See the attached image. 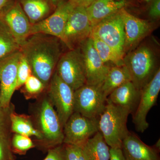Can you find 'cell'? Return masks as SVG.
I'll list each match as a JSON object with an SVG mask.
<instances>
[{"label":"cell","mask_w":160,"mask_h":160,"mask_svg":"<svg viewBox=\"0 0 160 160\" xmlns=\"http://www.w3.org/2000/svg\"><path fill=\"white\" fill-rule=\"evenodd\" d=\"M61 40L42 33L29 36L20 51L31 68L32 74L46 87L54 73L62 53Z\"/></svg>","instance_id":"cell-1"},{"label":"cell","mask_w":160,"mask_h":160,"mask_svg":"<svg viewBox=\"0 0 160 160\" xmlns=\"http://www.w3.org/2000/svg\"><path fill=\"white\" fill-rule=\"evenodd\" d=\"M155 49L149 43H143L123 58L124 66L129 71L131 82L139 90L151 81L160 68Z\"/></svg>","instance_id":"cell-2"},{"label":"cell","mask_w":160,"mask_h":160,"mask_svg":"<svg viewBox=\"0 0 160 160\" xmlns=\"http://www.w3.org/2000/svg\"><path fill=\"white\" fill-rule=\"evenodd\" d=\"M130 112L107 99L105 109L99 118V130L108 146L122 149L124 139L129 133L127 122Z\"/></svg>","instance_id":"cell-3"},{"label":"cell","mask_w":160,"mask_h":160,"mask_svg":"<svg viewBox=\"0 0 160 160\" xmlns=\"http://www.w3.org/2000/svg\"><path fill=\"white\" fill-rule=\"evenodd\" d=\"M39 131L43 136L42 142L49 149L63 143V128L57 112L49 100L42 101L38 113Z\"/></svg>","instance_id":"cell-4"},{"label":"cell","mask_w":160,"mask_h":160,"mask_svg":"<svg viewBox=\"0 0 160 160\" xmlns=\"http://www.w3.org/2000/svg\"><path fill=\"white\" fill-rule=\"evenodd\" d=\"M56 71L60 78L74 91L86 84L85 68L79 46L62 54Z\"/></svg>","instance_id":"cell-5"},{"label":"cell","mask_w":160,"mask_h":160,"mask_svg":"<svg viewBox=\"0 0 160 160\" xmlns=\"http://www.w3.org/2000/svg\"><path fill=\"white\" fill-rule=\"evenodd\" d=\"M99 130V118H89L74 112L63 127L64 144L82 148Z\"/></svg>","instance_id":"cell-6"},{"label":"cell","mask_w":160,"mask_h":160,"mask_svg":"<svg viewBox=\"0 0 160 160\" xmlns=\"http://www.w3.org/2000/svg\"><path fill=\"white\" fill-rule=\"evenodd\" d=\"M102 86L86 84L74 91V112L89 118H99L107 103Z\"/></svg>","instance_id":"cell-7"},{"label":"cell","mask_w":160,"mask_h":160,"mask_svg":"<svg viewBox=\"0 0 160 160\" xmlns=\"http://www.w3.org/2000/svg\"><path fill=\"white\" fill-rule=\"evenodd\" d=\"M92 29L86 8L75 6L69 14L61 42L69 50L77 48L90 37Z\"/></svg>","instance_id":"cell-8"},{"label":"cell","mask_w":160,"mask_h":160,"mask_svg":"<svg viewBox=\"0 0 160 160\" xmlns=\"http://www.w3.org/2000/svg\"><path fill=\"white\" fill-rule=\"evenodd\" d=\"M91 36L102 40L124 58L125 32L121 10L93 26Z\"/></svg>","instance_id":"cell-9"},{"label":"cell","mask_w":160,"mask_h":160,"mask_svg":"<svg viewBox=\"0 0 160 160\" xmlns=\"http://www.w3.org/2000/svg\"><path fill=\"white\" fill-rule=\"evenodd\" d=\"M49 99L56 109L63 128L74 112V90L63 82L55 72L49 83Z\"/></svg>","instance_id":"cell-10"},{"label":"cell","mask_w":160,"mask_h":160,"mask_svg":"<svg viewBox=\"0 0 160 160\" xmlns=\"http://www.w3.org/2000/svg\"><path fill=\"white\" fill-rule=\"evenodd\" d=\"M0 19L10 29L20 48L30 36L32 24L18 0H10L1 13Z\"/></svg>","instance_id":"cell-11"},{"label":"cell","mask_w":160,"mask_h":160,"mask_svg":"<svg viewBox=\"0 0 160 160\" xmlns=\"http://www.w3.org/2000/svg\"><path fill=\"white\" fill-rule=\"evenodd\" d=\"M22 55L20 50L0 58V104L3 108L10 106L17 89L18 65Z\"/></svg>","instance_id":"cell-12"},{"label":"cell","mask_w":160,"mask_h":160,"mask_svg":"<svg viewBox=\"0 0 160 160\" xmlns=\"http://www.w3.org/2000/svg\"><path fill=\"white\" fill-rule=\"evenodd\" d=\"M75 6L71 0L59 3L50 15L32 25L30 35L42 33L55 37L61 41L69 14Z\"/></svg>","instance_id":"cell-13"},{"label":"cell","mask_w":160,"mask_h":160,"mask_svg":"<svg viewBox=\"0 0 160 160\" xmlns=\"http://www.w3.org/2000/svg\"><path fill=\"white\" fill-rule=\"evenodd\" d=\"M160 91L159 68L151 81L141 89L139 102L132 115V122L138 132L143 133L149 128L146 118L149 110L155 105Z\"/></svg>","instance_id":"cell-14"},{"label":"cell","mask_w":160,"mask_h":160,"mask_svg":"<svg viewBox=\"0 0 160 160\" xmlns=\"http://www.w3.org/2000/svg\"><path fill=\"white\" fill-rule=\"evenodd\" d=\"M125 32L124 56L138 46L155 29L151 21L139 18L128 12L125 8L121 10Z\"/></svg>","instance_id":"cell-15"},{"label":"cell","mask_w":160,"mask_h":160,"mask_svg":"<svg viewBox=\"0 0 160 160\" xmlns=\"http://www.w3.org/2000/svg\"><path fill=\"white\" fill-rule=\"evenodd\" d=\"M82 55L86 84L102 86L109 69L103 62L89 37L79 46Z\"/></svg>","instance_id":"cell-16"},{"label":"cell","mask_w":160,"mask_h":160,"mask_svg":"<svg viewBox=\"0 0 160 160\" xmlns=\"http://www.w3.org/2000/svg\"><path fill=\"white\" fill-rule=\"evenodd\" d=\"M122 149L126 160H159L154 148L146 145L130 132L123 140Z\"/></svg>","instance_id":"cell-17"},{"label":"cell","mask_w":160,"mask_h":160,"mask_svg":"<svg viewBox=\"0 0 160 160\" xmlns=\"http://www.w3.org/2000/svg\"><path fill=\"white\" fill-rule=\"evenodd\" d=\"M141 90L129 82L113 90L107 99L115 105L128 109L133 115L139 102Z\"/></svg>","instance_id":"cell-18"},{"label":"cell","mask_w":160,"mask_h":160,"mask_svg":"<svg viewBox=\"0 0 160 160\" xmlns=\"http://www.w3.org/2000/svg\"><path fill=\"white\" fill-rule=\"evenodd\" d=\"M127 5L126 0H96L86 8L92 27L102 20L116 13Z\"/></svg>","instance_id":"cell-19"},{"label":"cell","mask_w":160,"mask_h":160,"mask_svg":"<svg viewBox=\"0 0 160 160\" xmlns=\"http://www.w3.org/2000/svg\"><path fill=\"white\" fill-rule=\"evenodd\" d=\"M32 25L45 19L56 8L51 0H18Z\"/></svg>","instance_id":"cell-20"},{"label":"cell","mask_w":160,"mask_h":160,"mask_svg":"<svg viewBox=\"0 0 160 160\" xmlns=\"http://www.w3.org/2000/svg\"><path fill=\"white\" fill-rule=\"evenodd\" d=\"M82 149L86 160H110V149L100 131L88 140Z\"/></svg>","instance_id":"cell-21"},{"label":"cell","mask_w":160,"mask_h":160,"mask_svg":"<svg viewBox=\"0 0 160 160\" xmlns=\"http://www.w3.org/2000/svg\"><path fill=\"white\" fill-rule=\"evenodd\" d=\"M129 82H131V77L126 66L111 67L102 84V90L108 98L113 90Z\"/></svg>","instance_id":"cell-22"},{"label":"cell","mask_w":160,"mask_h":160,"mask_svg":"<svg viewBox=\"0 0 160 160\" xmlns=\"http://www.w3.org/2000/svg\"><path fill=\"white\" fill-rule=\"evenodd\" d=\"M11 131L26 136H34L42 141L43 136L38 129H36L29 118L12 112L10 115Z\"/></svg>","instance_id":"cell-23"},{"label":"cell","mask_w":160,"mask_h":160,"mask_svg":"<svg viewBox=\"0 0 160 160\" xmlns=\"http://www.w3.org/2000/svg\"><path fill=\"white\" fill-rule=\"evenodd\" d=\"M93 46L103 62L109 68L124 66L123 58L114 49L102 40L95 37H90Z\"/></svg>","instance_id":"cell-24"},{"label":"cell","mask_w":160,"mask_h":160,"mask_svg":"<svg viewBox=\"0 0 160 160\" xmlns=\"http://www.w3.org/2000/svg\"><path fill=\"white\" fill-rule=\"evenodd\" d=\"M20 49L10 29L0 19V58L18 51Z\"/></svg>","instance_id":"cell-25"},{"label":"cell","mask_w":160,"mask_h":160,"mask_svg":"<svg viewBox=\"0 0 160 160\" xmlns=\"http://www.w3.org/2000/svg\"><path fill=\"white\" fill-rule=\"evenodd\" d=\"M10 145L13 153L21 155L26 154L28 150L35 147L34 143L29 137L17 133L12 137Z\"/></svg>","instance_id":"cell-26"},{"label":"cell","mask_w":160,"mask_h":160,"mask_svg":"<svg viewBox=\"0 0 160 160\" xmlns=\"http://www.w3.org/2000/svg\"><path fill=\"white\" fill-rule=\"evenodd\" d=\"M11 107H0V138L7 139L11 129L10 115L13 112Z\"/></svg>","instance_id":"cell-27"},{"label":"cell","mask_w":160,"mask_h":160,"mask_svg":"<svg viewBox=\"0 0 160 160\" xmlns=\"http://www.w3.org/2000/svg\"><path fill=\"white\" fill-rule=\"evenodd\" d=\"M31 74V69L29 63L22 54L18 65L17 89L23 86Z\"/></svg>","instance_id":"cell-28"},{"label":"cell","mask_w":160,"mask_h":160,"mask_svg":"<svg viewBox=\"0 0 160 160\" xmlns=\"http://www.w3.org/2000/svg\"><path fill=\"white\" fill-rule=\"evenodd\" d=\"M24 85L25 91L31 95L39 94L46 88L41 80L32 74L28 78Z\"/></svg>","instance_id":"cell-29"},{"label":"cell","mask_w":160,"mask_h":160,"mask_svg":"<svg viewBox=\"0 0 160 160\" xmlns=\"http://www.w3.org/2000/svg\"><path fill=\"white\" fill-rule=\"evenodd\" d=\"M63 147L66 160H86L81 147L66 144Z\"/></svg>","instance_id":"cell-30"},{"label":"cell","mask_w":160,"mask_h":160,"mask_svg":"<svg viewBox=\"0 0 160 160\" xmlns=\"http://www.w3.org/2000/svg\"><path fill=\"white\" fill-rule=\"evenodd\" d=\"M9 140L0 138V160H15Z\"/></svg>","instance_id":"cell-31"},{"label":"cell","mask_w":160,"mask_h":160,"mask_svg":"<svg viewBox=\"0 0 160 160\" xmlns=\"http://www.w3.org/2000/svg\"><path fill=\"white\" fill-rule=\"evenodd\" d=\"M44 160H66L63 146L61 145L49 149Z\"/></svg>","instance_id":"cell-32"},{"label":"cell","mask_w":160,"mask_h":160,"mask_svg":"<svg viewBox=\"0 0 160 160\" xmlns=\"http://www.w3.org/2000/svg\"><path fill=\"white\" fill-rule=\"evenodd\" d=\"M148 15L152 20H158L160 17V0H152Z\"/></svg>","instance_id":"cell-33"},{"label":"cell","mask_w":160,"mask_h":160,"mask_svg":"<svg viewBox=\"0 0 160 160\" xmlns=\"http://www.w3.org/2000/svg\"><path fill=\"white\" fill-rule=\"evenodd\" d=\"M110 160H126L123 154L122 149L120 148H110Z\"/></svg>","instance_id":"cell-34"},{"label":"cell","mask_w":160,"mask_h":160,"mask_svg":"<svg viewBox=\"0 0 160 160\" xmlns=\"http://www.w3.org/2000/svg\"><path fill=\"white\" fill-rule=\"evenodd\" d=\"M76 6H82L87 8L96 0H71Z\"/></svg>","instance_id":"cell-35"},{"label":"cell","mask_w":160,"mask_h":160,"mask_svg":"<svg viewBox=\"0 0 160 160\" xmlns=\"http://www.w3.org/2000/svg\"><path fill=\"white\" fill-rule=\"evenodd\" d=\"M9 1L10 0H0V13Z\"/></svg>","instance_id":"cell-36"},{"label":"cell","mask_w":160,"mask_h":160,"mask_svg":"<svg viewBox=\"0 0 160 160\" xmlns=\"http://www.w3.org/2000/svg\"><path fill=\"white\" fill-rule=\"evenodd\" d=\"M154 149H155L156 150H160V139H159L157 141V142H156L154 146Z\"/></svg>","instance_id":"cell-37"},{"label":"cell","mask_w":160,"mask_h":160,"mask_svg":"<svg viewBox=\"0 0 160 160\" xmlns=\"http://www.w3.org/2000/svg\"><path fill=\"white\" fill-rule=\"evenodd\" d=\"M51 1H52V3L54 4L55 6H57L59 3L66 1V0H51Z\"/></svg>","instance_id":"cell-38"},{"label":"cell","mask_w":160,"mask_h":160,"mask_svg":"<svg viewBox=\"0 0 160 160\" xmlns=\"http://www.w3.org/2000/svg\"><path fill=\"white\" fill-rule=\"evenodd\" d=\"M145 1H146V2H150L152 1V0H145Z\"/></svg>","instance_id":"cell-39"},{"label":"cell","mask_w":160,"mask_h":160,"mask_svg":"<svg viewBox=\"0 0 160 160\" xmlns=\"http://www.w3.org/2000/svg\"><path fill=\"white\" fill-rule=\"evenodd\" d=\"M0 107H1V104H0Z\"/></svg>","instance_id":"cell-40"}]
</instances>
